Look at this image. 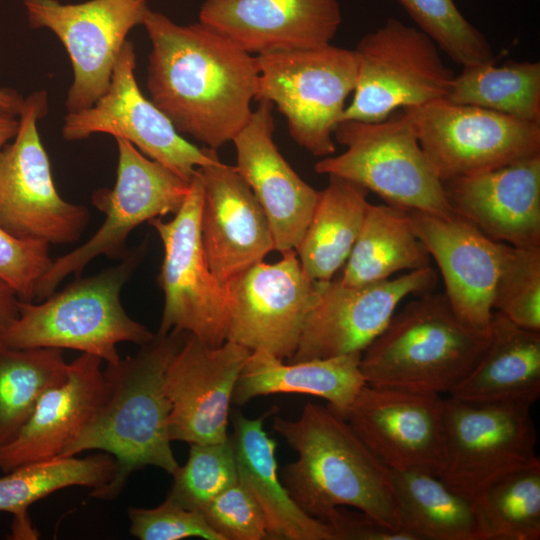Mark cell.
Instances as JSON below:
<instances>
[{"instance_id":"obj_1","label":"cell","mask_w":540,"mask_h":540,"mask_svg":"<svg viewBox=\"0 0 540 540\" xmlns=\"http://www.w3.org/2000/svg\"><path fill=\"white\" fill-rule=\"evenodd\" d=\"M142 25L151 42V101L179 133L208 148L232 141L253 112L256 56L201 22L179 25L149 9Z\"/></svg>"},{"instance_id":"obj_2","label":"cell","mask_w":540,"mask_h":540,"mask_svg":"<svg viewBox=\"0 0 540 540\" xmlns=\"http://www.w3.org/2000/svg\"><path fill=\"white\" fill-rule=\"evenodd\" d=\"M188 333L155 334L134 356L120 358L103 370L102 399L81 432L61 457L101 450L114 457L117 471L105 487L90 496L111 500L130 475L154 466L173 475L179 464L169 435L170 404L164 389L170 359Z\"/></svg>"},{"instance_id":"obj_3","label":"cell","mask_w":540,"mask_h":540,"mask_svg":"<svg viewBox=\"0 0 540 540\" xmlns=\"http://www.w3.org/2000/svg\"><path fill=\"white\" fill-rule=\"evenodd\" d=\"M273 429L297 452L280 478L307 514L327 523L337 508L348 506L387 527L406 530L392 470L343 417L329 407L307 403L295 420L275 415Z\"/></svg>"},{"instance_id":"obj_4","label":"cell","mask_w":540,"mask_h":540,"mask_svg":"<svg viewBox=\"0 0 540 540\" xmlns=\"http://www.w3.org/2000/svg\"><path fill=\"white\" fill-rule=\"evenodd\" d=\"M490 340L463 322L444 294H423L394 314L365 348L360 370L367 385L441 395L470 372Z\"/></svg>"},{"instance_id":"obj_5","label":"cell","mask_w":540,"mask_h":540,"mask_svg":"<svg viewBox=\"0 0 540 540\" xmlns=\"http://www.w3.org/2000/svg\"><path fill=\"white\" fill-rule=\"evenodd\" d=\"M145 244L131 249L112 267L96 275L76 277L40 303L19 301V316L0 335L16 348L71 349L98 357L107 364L121 357L117 345L140 346L155 336L133 320L121 304L120 293L145 253Z\"/></svg>"},{"instance_id":"obj_6","label":"cell","mask_w":540,"mask_h":540,"mask_svg":"<svg viewBox=\"0 0 540 540\" xmlns=\"http://www.w3.org/2000/svg\"><path fill=\"white\" fill-rule=\"evenodd\" d=\"M333 138L346 147L315 163L318 174L352 181L388 205L438 216L452 210L443 183L426 158L409 121L402 114L379 122L344 120Z\"/></svg>"},{"instance_id":"obj_7","label":"cell","mask_w":540,"mask_h":540,"mask_svg":"<svg viewBox=\"0 0 540 540\" xmlns=\"http://www.w3.org/2000/svg\"><path fill=\"white\" fill-rule=\"evenodd\" d=\"M255 56V100L277 108L300 147L316 157L333 155V132L356 85L355 51L328 44Z\"/></svg>"},{"instance_id":"obj_8","label":"cell","mask_w":540,"mask_h":540,"mask_svg":"<svg viewBox=\"0 0 540 540\" xmlns=\"http://www.w3.org/2000/svg\"><path fill=\"white\" fill-rule=\"evenodd\" d=\"M115 139L116 183L110 189L96 190L91 198L93 205L104 213V222L83 245L52 261L36 286L37 300L53 293L67 276H80L99 256L122 259L129 251L127 238L137 226L175 214L188 194L191 181L147 157L127 140Z\"/></svg>"},{"instance_id":"obj_9","label":"cell","mask_w":540,"mask_h":540,"mask_svg":"<svg viewBox=\"0 0 540 540\" xmlns=\"http://www.w3.org/2000/svg\"><path fill=\"white\" fill-rule=\"evenodd\" d=\"M357 80L344 120L379 122L395 110L445 98L454 72L421 30L389 18L354 49Z\"/></svg>"},{"instance_id":"obj_10","label":"cell","mask_w":540,"mask_h":540,"mask_svg":"<svg viewBox=\"0 0 540 540\" xmlns=\"http://www.w3.org/2000/svg\"><path fill=\"white\" fill-rule=\"evenodd\" d=\"M47 110L45 91L25 98L17 134L0 152V227L19 239L74 243L88 224L89 211L57 192L37 125Z\"/></svg>"},{"instance_id":"obj_11","label":"cell","mask_w":540,"mask_h":540,"mask_svg":"<svg viewBox=\"0 0 540 540\" xmlns=\"http://www.w3.org/2000/svg\"><path fill=\"white\" fill-rule=\"evenodd\" d=\"M402 114L442 183L540 154V123L447 98Z\"/></svg>"},{"instance_id":"obj_12","label":"cell","mask_w":540,"mask_h":540,"mask_svg":"<svg viewBox=\"0 0 540 540\" xmlns=\"http://www.w3.org/2000/svg\"><path fill=\"white\" fill-rule=\"evenodd\" d=\"M202 203L203 185L196 170L174 217L148 222L163 245L158 283L164 307L158 332H185L210 346H219L227 341L229 307L225 287L205 256L201 239Z\"/></svg>"},{"instance_id":"obj_13","label":"cell","mask_w":540,"mask_h":540,"mask_svg":"<svg viewBox=\"0 0 540 540\" xmlns=\"http://www.w3.org/2000/svg\"><path fill=\"white\" fill-rule=\"evenodd\" d=\"M531 406L444 399L445 457L437 476L475 501L503 477L538 460Z\"/></svg>"},{"instance_id":"obj_14","label":"cell","mask_w":540,"mask_h":540,"mask_svg":"<svg viewBox=\"0 0 540 540\" xmlns=\"http://www.w3.org/2000/svg\"><path fill=\"white\" fill-rule=\"evenodd\" d=\"M135 68L134 45L126 40L107 90L89 108L67 113L63 138L78 141L104 133L125 139L187 181L198 168L220 162L217 150L198 148L184 139L169 118L143 95Z\"/></svg>"},{"instance_id":"obj_15","label":"cell","mask_w":540,"mask_h":540,"mask_svg":"<svg viewBox=\"0 0 540 540\" xmlns=\"http://www.w3.org/2000/svg\"><path fill=\"white\" fill-rule=\"evenodd\" d=\"M147 0H24L32 28L51 30L65 47L73 82L65 102L69 113L92 106L107 90L128 33L143 24Z\"/></svg>"},{"instance_id":"obj_16","label":"cell","mask_w":540,"mask_h":540,"mask_svg":"<svg viewBox=\"0 0 540 540\" xmlns=\"http://www.w3.org/2000/svg\"><path fill=\"white\" fill-rule=\"evenodd\" d=\"M281 254L275 263L258 262L224 284L227 341L289 361L317 298L318 282L305 273L295 250Z\"/></svg>"},{"instance_id":"obj_17","label":"cell","mask_w":540,"mask_h":540,"mask_svg":"<svg viewBox=\"0 0 540 540\" xmlns=\"http://www.w3.org/2000/svg\"><path fill=\"white\" fill-rule=\"evenodd\" d=\"M436 282L437 272L431 266L360 286L338 279L318 282L317 298L289 362L362 353L404 298L430 293Z\"/></svg>"},{"instance_id":"obj_18","label":"cell","mask_w":540,"mask_h":540,"mask_svg":"<svg viewBox=\"0 0 540 540\" xmlns=\"http://www.w3.org/2000/svg\"><path fill=\"white\" fill-rule=\"evenodd\" d=\"M250 353L232 341L210 346L186 335L164 378L171 441L204 444L229 438L230 405Z\"/></svg>"},{"instance_id":"obj_19","label":"cell","mask_w":540,"mask_h":540,"mask_svg":"<svg viewBox=\"0 0 540 540\" xmlns=\"http://www.w3.org/2000/svg\"><path fill=\"white\" fill-rule=\"evenodd\" d=\"M344 419L392 471L440 472L445 457L441 395L366 384Z\"/></svg>"},{"instance_id":"obj_20","label":"cell","mask_w":540,"mask_h":540,"mask_svg":"<svg viewBox=\"0 0 540 540\" xmlns=\"http://www.w3.org/2000/svg\"><path fill=\"white\" fill-rule=\"evenodd\" d=\"M411 226L438 265L445 297L469 326L489 329L493 297L511 245L495 241L456 213L407 211Z\"/></svg>"},{"instance_id":"obj_21","label":"cell","mask_w":540,"mask_h":540,"mask_svg":"<svg viewBox=\"0 0 540 540\" xmlns=\"http://www.w3.org/2000/svg\"><path fill=\"white\" fill-rule=\"evenodd\" d=\"M273 104L258 101L250 119L232 142L234 166L246 181L270 225L275 250H296L317 204L320 191L308 185L276 146Z\"/></svg>"},{"instance_id":"obj_22","label":"cell","mask_w":540,"mask_h":540,"mask_svg":"<svg viewBox=\"0 0 540 540\" xmlns=\"http://www.w3.org/2000/svg\"><path fill=\"white\" fill-rule=\"evenodd\" d=\"M203 185L201 239L208 264L224 285L275 250L263 209L234 166L197 169Z\"/></svg>"},{"instance_id":"obj_23","label":"cell","mask_w":540,"mask_h":540,"mask_svg":"<svg viewBox=\"0 0 540 540\" xmlns=\"http://www.w3.org/2000/svg\"><path fill=\"white\" fill-rule=\"evenodd\" d=\"M199 22L260 55L331 44L342 13L338 0H205Z\"/></svg>"},{"instance_id":"obj_24","label":"cell","mask_w":540,"mask_h":540,"mask_svg":"<svg viewBox=\"0 0 540 540\" xmlns=\"http://www.w3.org/2000/svg\"><path fill=\"white\" fill-rule=\"evenodd\" d=\"M457 215L489 238L540 248V154L443 182Z\"/></svg>"},{"instance_id":"obj_25","label":"cell","mask_w":540,"mask_h":540,"mask_svg":"<svg viewBox=\"0 0 540 540\" xmlns=\"http://www.w3.org/2000/svg\"><path fill=\"white\" fill-rule=\"evenodd\" d=\"M102 360L82 353L67 376L45 391L16 435L0 446V469L61 457L95 413L104 390Z\"/></svg>"},{"instance_id":"obj_26","label":"cell","mask_w":540,"mask_h":540,"mask_svg":"<svg viewBox=\"0 0 540 540\" xmlns=\"http://www.w3.org/2000/svg\"><path fill=\"white\" fill-rule=\"evenodd\" d=\"M273 407L255 419L241 412L232 415L231 435L238 481L259 506L270 539L335 540L331 527L307 514L290 496L278 473L277 442L264 429Z\"/></svg>"},{"instance_id":"obj_27","label":"cell","mask_w":540,"mask_h":540,"mask_svg":"<svg viewBox=\"0 0 540 540\" xmlns=\"http://www.w3.org/2000/svg\"><path fill=\"white\" fill-rule=\"evenodd\" d=\"M540 395V332L522 328L497 311L482 357L449 397L472 404L525 403Z\"/></svg>"},{"instance_id":"obj_28","label":"cell","mask_w":540,"mask_h":540,"mask_svg":"<svg viewBox=\"0 0 540 540\" xmlns=\"http://www.w3.org/2000/svg\"><path fill=\"white\" fill-rule=\"evenodd\" d=\"M362 353L284 363L269 352L251 351L234 389L232 402L245 405L271 394L320 397L341 417L366 385L360 370Z\"/></svg>"},{"instance_id":"obj_29","label":"cell","mask_w":540,"mask_h":540,"mask_svg":"<svg viewBox=\"0 0 540 540\" xmlns=\"http://www.w3.org/2000/svg\"><path fill=\"white\" fill-rule=\"evenodd\" d=\"M310 222L295 250L305 273L326 282L346 263L370 203L364 187L329 175Z\"/></svg>"},{"instance_id":"obj_30","label":"cell","mask_w":540,"mask_h":540,"mask_svg":"<svg viewBox=\"0 0 540 540\" xmlns=\"http://www.w3.org/2000/svg\"><path fill=\"white\" fill-rule=\"evenodd\" d=\"M404 528L418 540H487L477 504L437 475L392 471Z\"/></svg>"},{"instance_id":"obj_31","label":"cell","mask_w":540,"mask_h":540,"mask_svg":"<svg viewBox=\"0 0 540 540\" xmlns=\"http://www.w3.org/2000/svg\"><path fill=\"white\" fill-rule=\"evenodd\" d=\"M117 463L104 452L85 458L56 457L16 467L0 477V512L14 516L12 539H37L28 508L55 491L81 486L97 491L113 479Z\"/></svg>"},{"instance_id":"obj_32","label":"cell","mask_w":540,"mask_h":540,"mask_svg":"<svg viewBox=\"0 0 540 540\" xmlns=\"http://www.w3.org/2000/svg\"><path fill=\"white\" fill-rule=\"evenodd\" d=\"M430 259L406 210L388 204H370L338 280L350 286L375 283L401 270L429 267Z\"/></svg>"},{"instance_id":"obj_33","label":"cell","mask_w":540,"mask_h":540,"mask_svg":"<svg viewBox=\"0 0 540 540\" xmlns=\"http://www.w3.org/2000/svg\"><path fill=\"white\" fill-rule=\"evenodd\" d=\"M445 98L540 123V62L465 66L454 76Z\"/></svg>"},{"instance_id":"obj_34","label":"cell","mask_w":540,"mask_h":540,"mask_svg":"<svg viewBox=\"0 0 540 540\" xmlns=\"http://www.w3.org/2000/svg\"><path fill=\"white\" fill-rule=\"evenodd\" d=\"M68 364L61 349L0 341V446L16 435L42 394L65 380Z\"/></svg>"},{"instance_id":"obj_35","label":"cell","mask_w":540,"mask_h":540,"mask_svg":"<svg viewBox=\"0 0 540 540\" xmlns=\"http://www.w3.org/2000/svg\"><path fill=\"white\" fill-rule=\"evenodd\" d=\"M475 502L487 540H539L540 459L503 477Z\"/></svg>"},{"instance_id":"obj_36","label":"cell","mask_w":540,"mask_h":540,"mask_svg":"<svg viewBox=\"0 0 540 540\" xmlns=\"http://www.w3.org/2000/svg\"><path fill=\"white\" fill-rule=\"evenodd\" d=\"M407 14L453 62L462 67L493 62L487 38L459 11L453 0H397Z\"/></svg>"},{"instance_id":"obj_37","label":"cell","mask_w":540,"mask_h":540,"mask_svg":"<svg viewBox=\"0 0 540 540\" xmlns=\"http://www.w3.org/2000/svg\"><path fill=\"white\" fill-rule=\"evenodd\" d=\"M186 463L172 475L168 499L189 510H200L238 482L231 436L217 443L189 444Z\"/></svg>"},{"instance_id":"obj_38","label":"cell","mask_w":540,"mask_h":540,"mask_svg":"<svg viewBox=\"0 0 540 540\" xmlns=\"http://www.w3.org/2000/svg\"><path fill=\"white\" fill-rule=\"evenodd\" d=\"M493 311L540 332V248L511 246L496 283Z\"/></svg>"},{"instance_id":"obj_39","label":"cell","mask_w":540,"mask_h":540,"mask_svg":"<svg viewBox=\"0 0 540 540\" xmlns=\"http://www.w3.org/2000/svg\"><path fill=\"white\" fill-rule=\"evenodd\" d=\"M199 511L222 540L270 538L259 506L239 481Z\"/></svg>"},{"instance_id":"obj_40","label":"cell","mask_w":540,"mask_h":540,"mask_svg":"<svg viewBox=\"0 0 540 540\" xmlns=\"http://www.w3.org/2000/svg\"><path fill=\"white\" fill-rule=\"evenodd\" d=\"M128 517L130 533L141 540H222L200 511L186 509L168 498L155 508L129 507Z\"/></svg>"},{"instance_id":"obj_41","label":"cell","mask_w":540,"mask_h":540,"mask_svg":"<svg viewBox=\"0 0 540 540\" xmlns=\"http://www.w3.org/2000/svg\"><path fill=\"white\" fill-rule=\"evenodd\" d=\"M52 261L48 243L19 239L0 227V279L16 291L21 301L35 299L36 286Z\"/></svg>"},{"instance_id":"obj_42","label":"cell","mask_w":540,"mask_h":540,"mask_svg":"<svg viewBox=\"0 0 540 540\" xmlns=\"http://www.w3.org/2000/svg\"><path fill=\"white\" fill-rule=\"evenodd\" d=\"M335 540H418L407 530L387 527L361 511L337 508L328 520Z\"/></svg>"},{"instance_id":"obj_43","label":"cell","mask_w":540,"mask_h":540,"mask_svg":"<svg viewBox=\"0 0 540 540\" xmlns=\"http://www.w3.org/2000/svg\"><path fill=\"white\" fill-rule=\"evenodd\" d=\"M19 301L16 291L0 279V335L18 318Z\"/></svg>"},{"instance_id":"obj_44","label":"cell","mask_w":540,"mask_h":540,"mask_svg":"<svg viewBox=\"0 0 540 540\" xmlns=\"http://www.w3.org/2000/svg\"><path fill=\"white\" fill-rule=\"evenodd\" d=\"M24 99L25 98L15 90L0 88V114L18 116L22 109Z\"/></svg>"},{"instance_id":"obj_45","label":"cell","mask_w":540,"mask_h":540,"mask_svg":"<svg viewBox=\"0 0 540 540\" xmlns=\"http://www.w3.org/2000/svg\"><path fill=\"white\" fill-rule=\"evenodd\" d=\"M19 128L16 116L0 114V152L9 140H13Z\"/></svg>"}]
</instances>
